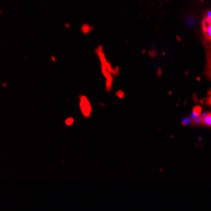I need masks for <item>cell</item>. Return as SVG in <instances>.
Returning <instances> with one entry per match:
<instances>
[{"label": "cell", "mask_w": 211, "mask_h": 211, "mask_svg": "<svg viewBox=\"0 0 211 211\" xmlns=\"http://www.w3.org/2000/svg\"><path fill=\"white\" fill-rule=\"evenodd\" d=\"M202 32L206 42V75L211 80V17L204 19Z\"/></svg>", "instance_id": "6da1fadb"}]
</instances>
